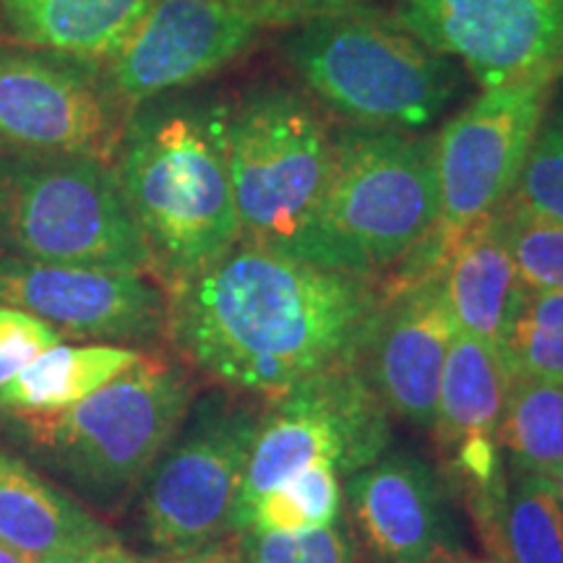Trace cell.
Returning a JSON list of instances; mask_svg holds the SVG:
<instances>
[{"label":"cell","mask_w":563,"mask_h":563,"mask_svg":"<svg viewBox=\"0 0 563 563\" xmlns=\"http://www.w3.org/2000/svg\"><path fill=\"white\" fill-rule=\"evenodd\" d=\"M384 292V279L238 243L167 292L165 336L209 382L269 402L357 361Z\"/></svg>","instance_id":"1"},{"label":"cell","mask_w":563,"mask_h":563,"mask_svg":"<svg viewBox=\"0 0 563 563\" xmlns=\"http://www.w3.org/2000/svg\"><path fill=\"white\" fill-rule=\"evenodd\" d=\"M498 446L509 470L553 481L563 464V382L511 376Z\"/></svg>","instance_id":"23"},{"label":"cell","mask_w":563,"mask_h":563,"mask_svg":"<svg viewBox=\"0 0 563 563\" xmlns=\"http://www.w3.org/2000/svg\"><path fill=\"white\" fill-rule=\"evenodd\" d=\"M493 220L527 290L563 292V222L509 201L493 211Z\"/></svg>","instance_id":"27"},{"label":"cell","mask_w":563,"mask_h":563,"mask_svg":"<svg viewBox=\"0 0 563 563\" xmlns=\"http://www.w3.org/2000/svg\"><path fill=\"white\" fill-rule=\"evenodd\" d=\"M555 79L483 89L433 136L439 186V238L446 253L456 238L511 199Z\"/></svg>","instance_id":"10"},{"label":"cell","mask_w":563,"mask_h":563,"mask_svg":"<svg viewBox=\"0 0 563 563\" xmlns=\"http://www.w3.org/2000/svg\"><path fill=\"white\" fill-rule=\"evenodd\" d=\"M464 561L467 563H496L493 559H475V555H470V553H464Z\"/></svg>","instance_id":"36"},{"label":"cell","mask_w":563,"mask_h":563,"mask_svg":"<svg viewBox=\"0 0 563 563\" xmlns=\"http://www.w3.org/2000/svg\"><path fill=\"white\" fill-rule=\"evenodd\" d=\"M431 563H467V561H464V551H454V553L439 555V559H433Z\"/></svg>","instance_id":"33"},{"label":"cell","mask_w":563,"mask_h":563,"mask_svg":"<svg viewBox=\"0 0 563 563\" xmlns=\"http://www.w3.org/2000/svg\"><path fill=\"white\" fill-rule=\"evenodd\" d=\"M344 504L371 563H431L460 551L446 483L410 452L384 454L347 475Z\"/></svg>","instance_id":"16"},{"label":"cell","mask_w":563,"mask_h":563,"mask_svg":"<svg viewBox=\"0 0 563 563\" xmlns=\"http://www.w3.org/2000/svg\"><path fill=\"white\" fill-rule=\"evenodd\" d=\"M154 0H0V34L16 47L104 66Z\"/></svg>","instance_id":"19"},{"label":"cell","mask_w":563,"mask_h":563,"mask_svg":"<svg viewBox=\"0 0 563 563\" xmlns=\"http://www.w3.org/2000/svg\"><path fill=\"white\" fill-rule=\"evenodd\" d=\"M63 336L51 323L19 308L0 306V389L11 384L42 352L60 344Z\"/></svg>","instance_id":"29"},{"label":"cell","mask_w":563,"mask_h":563,"mask_svg":"<svg viewBox=\"0 0 563 563\" xmlns=\"http://www.w3.org/2000/svg\"><path fill=\"white\" fill-rule=\"evenodd\" d=\"M0 256L150 274L112 165L79 154L0 150Z\"/></svg>","instance_id":"5"},{"label":"cell","mask_w":563,"mask_h":563,"mask_svg":"<svg viewBox=\"0 0 563 563\" xmlns=\"http://www.w3.org/2000/svg\"><path fill=\"white\" fill-rule=\"evenodd\" d=\"M141 355L123 344H55L0 389V415L32 418L68 410L129 371Z\"/></svg>","instance_id":"21"},{"label":"cell","mask_w":563,"mask_h":563,"mask_svg":"<svg viewBox=\"0 0 563 563\" xmlns=\"http://www.w3.org/2000/svg\"><path fill=\"white\" fill-rule=\"evenodd\" d=\"M112 540L108 525L0 449V548L37 563Z\"/></svg>","instance_id":"18"},{"label":"cell","mask_w":563,"mask_h":563,"mask_svg":"<svg viewBox=\"0 0 563 563\" xmlns=\"http://www.w3.org/2000/svg\"><path fill=\"white\" fill-rule=\"evenodd\" d=\"M191 405L194 382L186 368L141 355L79 405L11 420L55 470L91 493L121 496L152 473Z\"/></svg>","instance_id":"6"},{"label":"cell","mask_w":563,"mask_h":563,"mask_svg":"<svg viewBox=\"0 0 563 563\" xmlns=\"http://www.w3.org/2000/svg\"><path fill=\"white\" fill-rule=\"evenodd\" d=\"M509 203L563 222V74L553 81L548 95Z\"/></svg>","instance_id":"26"},{"label":"cell","mask_w":563,"mask_h":563,"mask_svg":"<svg viewBox=\"0 0 563 563\" xmlns=\"http://www.w3.org/2000/svg\"><path fill=\"white\" fill-rule=\"evenodd\" d=\"M279 53L302 95L357 129L422 133L464 89L460 63L365 9L292 24Z\"/></svg>","instance_id":"4"},{"label":"cell","mask_w":563,"mask_h":563,"mask_svg":"<svg viewBox=\"0 0 563 563\" xmlns=\"http://www.w3.org/2000/svg\"><path fill=\"white\" fill-rule=\"evenodd\" d=\"M483 545L496 563H563V509L551 477L509 470L504 504Z\"/></svg>","instance_id":"22"},{"label":"cell","mask_w":563,"mask_h":563,"mask_svg":"<svg viewBox=\"0 0 563 563\" xmlns=\"http://www.w3.org/2000/svg\"><path fill=\"white\" fill-rule=\"evenodd\" d=\"M224 3L256 19L262 26H292L327 13L361 11L373 0H224Z\"/></svg>","instance_id":"30"},{"label":"cell","mask_w":563,"mask_h":563,"mask_svg":"<svg viewBox=\"0 0 563 563\" xmlns=\"http://www.w3.org/2000/svg\"><path fill=\"white\" fill-rule=\"evenodd\" d=\"M389 21L483 89L563 74V0H397Z\"/></svg>","instance_id":"12"},{"label":"cell","mask_w":563,"mask_h":563,"mask_svg":"<svg viewBox=\"0 0 563 563\" xmlns=\"http://www.w3.org/2000/svg\"><path fill=\"white\" fill-rule=\"evenodd\" d=\"M504 361L511 376L563 382V292L527 290Z\"/></svg>","instance_id":"25"},{"label":"cell","mask_w":563,"mask_h":563,"mask_svg":"<svg viewBox=\"0 0 563 563\" xmlns=\"http://www.w3.org/2000/svg\"><path fill=\"white\" fill-rule=\"evenodd\" d=\"M439 228L433 136L342 125L327 186L290 256L352 277L384 279Z\"/></svg>","instance_id":"3"},{"label":"cell","mask_w":563,"mask_h":563,"mask_svg":"<svg viewBox=\"0 0 563 563\" xmlns=\"http://www.w3.org/2000/svg\"><path fill=\"white\" fill-rule=\"evenodd\" d=\"M553 483H555V493H559V501H561V509H563V464H561L559 475L553 477Z\"/></svg>","instance_id":"35"},{"label":"cell","mask_w":563,"mask_h":563,"mask_svg":"<svg viewBox=\"0 0 563 563\" xmlns=\"http://www.w3.org/2000/svg\"><path fill=\"white\" fill-rule=\"evenodd\" d=\"M0 306L37 316L68 340L131 347L167 332V292L141 272L0 256Z\"/></svg>","instance_id":"13"},{"label":"cell","mask_w":563,"mask_h":563,"mask_svg":"<svg viewBox=\"0 0 563 563\" xmlns=\"http://www.w3.org/2000/svg\"><path fill=\"white\" fill-rule=\"evenodd\" d=\"M511 373L488 342L456 332L443 363L433 415V443L446 454L467 439H498Z\"/></svg>","instance_id":"20"},{"label":"cell","mask_w":563,"mask_h":563,"mask_svg":"<svg viewBox=\"0 0 563 563\" xmlns=\"http://www.w3.org/2000/svg\"><path fill=\"white\" fill-rule=\"evenodd\" d=\"M334 131L287 84L245 89L228 110V170L241 243L287 253L327 186Z\"/></svg>","instance_id":"7"},{"label":"cell","mask_w":563,"mask_h":563,"mask_svg":"<svg viewBox=\"0 0 563 563\" xmlns=\"http://www.w3.org/2000/svg\"><path fill=\"white\" fill-rule=\"evenodd\" d=\"M37 563H139L125 548L112 540V543L79 548V551L55 553L51 559H42Z\"/></svg>","instance_id":"31"},{"label":"cell","mask_w":563,"mask_h":563,"mask_svg":"<svg viewBox=\"0 0 563 563\" xmlns=\"http://www.w3.org/2000/svg\"><path fill=\"white\" fill-rule=\"evenodd\" d=\"M384 285L357 363L394 418L431 433L443 363L456 334L441 266Z\"/></svg>","instance_id":"15"},{"label":"cell","mask_w":563,"mask_h":563,"mask_svg":"<svg viewBox=\"0 0 563 563\" xmlns=\"http://www.w3.org/2000/svg\"><path fill=\"white\" fill-rule=\"evenodd\" d=\"M264 405L249 394H207L146 485L141 517L150 543L167 555L199 551L230 534V519Z\"/></svg>","instance_id":"9"},{"label":"cell","mask_w":563,"mask_h":563,"mask_svg":"<svg viewBox=\"0 0 563 563\" xmlns=\"http://www.w3.org/2000/svg\"><path fill=\"white\" fill-rule=\"evenodd\" d=\"M243 563H361L347 519L302 532H238Z\"/></svg>","instance_id":"28"},{"label":"cell","mask_w":563,"mask_h":563,"mask_svg":"<svg viewBox=\"0 0 563 563\" xmlns=\"http://www.w3.org/2000/svg\"><path fill=\"white\" fill-rule=\"evenodd\" d=\"M391 446V412L352 361L323 371L264 402L249 464L230 519L243 532L258 498L311 464L340 475L371 467Z\"/></svg>","instance_id":"8"},{"label":"cell","mask_w":563,"mask_h":563,"mask_svg":"<svg viewBox=\"0 0 563 563\" xmlns=\"http://www.w3.org/2000/svg\"><path fill=\"white\" fill-rule=\"evenodd\" d=\"M344 517L340 473L329 464H311L258 498L243 530L302 532L329 527Z\"/></svg>","instance_id":"24"},{"label":"cell","mask_w":563,"mask_h":563,"mask_svg":"<svg viewBox=\"0 0 563 563\" xmlns=\"http://www.w3.org/2000/svg\"><path fill=\"white\" fill-rule=\"evenodd\" d=\"M0 563H30V561H24L21 555L9 551V548H0Z\"/></svg>","instance_id":"34"},{"label":"cell","mask_w":563,"mask_h":563,"mask_svg":"<svg viewBox=\"0 0 563 563\" xmlns=\"http://www.w3.org/2000/svg\"><path fill=\"white\" fill-rule=\"evenodd\" d=\"M441 282L456 332L488 342L504 355L527 287L498 235L493 214L449 245L441 262Z\"/></svg>","instance_id":"17"},{"label":"cell","mask_w":563,"mask_h":563,"mask_svg":"<svg viewBox=\"0 0 563 563\" xmlns=\"http://www.w3.org/2000/svg\"><path fill=\"white\" fill-rule=\"evenodd\" d=\"M228 110L211 91L136 104L112 157L118 188L165 292L241 243L228 170Z\"/></svg>","instance_id":"2"},{"label":"cell","mask_w":563,"mask_h":563,"mask_svg":"<svg viewBox=\"0 0 563 563\" xmlns=\"http://www.w3.org/2000/svg\"><path fill=\"white\" fill-rule=\"evenodd\" d=\"M131 108L100 63L0 47V141L13 150L112 162Z\"/></svg>","instance_id":"11"},{"label":"cell","mask_w":563,"mask_h":563,"mask_svg":"<svg viewBox=\"0 0 563 563\" xmlns=\"http://www.w3.org/2000/svg\"><path fill=\"white\" fill-rule=\"evenodd\" d=\"M264 30L224 0H154L104 70L133 110L220 74L249 53Z\"/></svg>","instance_id":"14"},{"label":"cell","mask_w":563,"mask_h":563,"mask_svg":"<svg viewBox=\"0 0 563 563\" xmlns=\"http://www.w3.org/2000/svg\"><path fill=\"white\" fill-rule=\"evenodd\" d=\"M159 563H243V559H241V553H238V545L211 543V545L199 548V551L170 555V559H165Z\"/></svg>","instance_id":"32"}]
</instances>
